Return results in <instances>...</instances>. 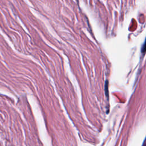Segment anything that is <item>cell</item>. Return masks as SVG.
<instances>
[{
	"mask_svg": "<svg viewBox=\"0 0 146 146\" xmlns=\"http://www.w3.org/2000/svg\"><path fill=\"white\" fill-rule=\"evenodd\" d=\"M146 51V40H145V42L143 46V48H142V51L143 52H144Z\"/></svg>",
	"mask_w": 146,
	"mask_h": 146,
	"instance_id": "6da1fadb",
	"label": "cell"
}]
</instances>
